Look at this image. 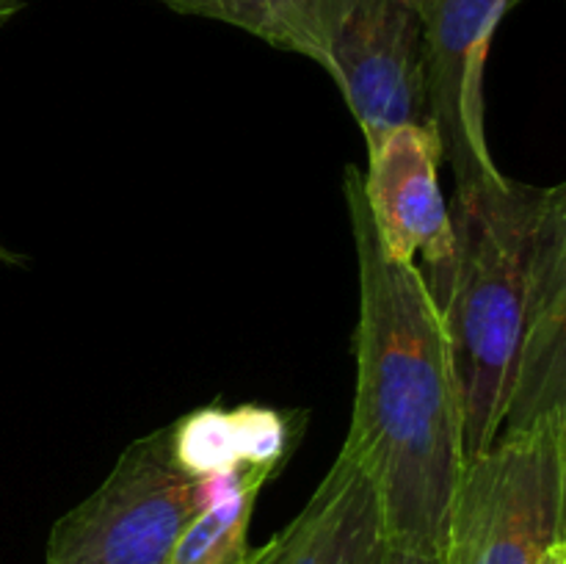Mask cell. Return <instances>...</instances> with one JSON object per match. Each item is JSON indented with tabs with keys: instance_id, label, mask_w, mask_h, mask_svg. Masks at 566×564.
<instances>
[{
	"instance_id": "obj_15",
	"label": "cell",
	"mask_w": 566,
	"mask_h": 564,
	"mask_svg": "<svg viewBox=\"0 0 566 564\" xmlns=\"http://www.w3.org/2000/svg\"><path fill=\"white\" fill-rule=\"evenodd\" d=\"M0 263H3V265H17V263H22V258L14 252V249H9V247H6V243H0Z\"/></svg>"
},
{
	"instance_id": "obj_14",
	"label": "cell",
	"mask_w": 566,
	"mask_h": 564,
	"mask_svg": "<svg viewBox=\"0 0 566 564\" xmlns=\"http://www.w3.org/2000/svg\"><path fill=\"white\" fill-rule=\"evenodd\" d=\"M22 6H25V0H0V25H3L6 20H11Z\"/></svg>"
},
{
	"instance_id": "obj_10",
	"label": "cell",
	"mask_w": 566,
	"mask_h": 564,
	"mask_svg": "<svg viewBox=\"0 0 566 564\" xmlns=\"http://www.w3.org/2000/svg\"><path fill=\"white\" fill-rule=\"evenodd\" d=\"M271 476H249L199 509L180 531L166 564H247L249 523Z\"/></svg>"
},
{
	"instance_id": "obj_7",
	"label": "cell",
	"mask_w": 566,
	"mask_h": 564,
	"mask_svg": "<svg viewBox=\"0 0 566 564\" xmlns=\"http://www.w3.org/2000/svg\"><path fill=\"white\" fill-rule=\"evenodd\" d=\"M523 0H440L426 22L429 103L442 160L459 169H497L486 138L484 75L503 17Z\"/></svg>"
},
{
	"instance_id": "obj_1",
	"label": "cell",
	"mask_w": 566,
	"mask_h": 564,
	"mask_svg": "<svg viewBox=\"0 0 566 564\" xmlns=\"http://www.w3.org/2000/svg\"><path fill=\"white\" fill-rule=\"evenodd\" d=\"M453 263L434 293L464 457L566 415V186L459 169Z\"/></svg>"
},
{
	"instance_id": "obj_4",
	"label": "cell",
	"mask_w": 566,
	"mask_h": 564,
	"mask_svg": "<svg viewBox=\"0 0 566 564\" xmlns=\"http://www.w3.org/2000/svg\"><path fill=\"white\" fill-rule=\"evenodd\" d=\"M566 540V415L464 459L440 564H539Z\"/></svg>"
},
{
	"instance_id": "obj_12",
	"label": "cell",
	"mask_w": 566,
	"mask_h": 564,
	"mask_svg": "<svg viewBox=\"0 0 566 564\" xmlns=\"http://www.w3.org/2000/svg\"><path fill=\"white\" fill-rule=\"evenodd\" d=\"M539 564H566V540L547 547V553L542 556Z\"/></svg>"
},
{
	"instance_id": "obj_9",
	"label": "cell",
	"mask_w": 566,
	"mask_h": 564,
	"mask_svg": "<svg viewBox=\"0 0 566 564\" xmlns=\"http://www.w3.org/2000/svg\"><path fill=\"white\" fill-rule=\"evenodd\" d=\"M171 11L227 22L265 44L298 53L329 70L324 0H158Z\"/></svg>"
},
{
	"instance_id": "obj_5",
	"label": "cell",
	"mask_w": 566,
	"mask_h": 564,
	"mask_svg": "<svg viewBox=\"0 0 566 564\" xmlns=\"http://www.w3.org/2000/svg\"><path fill=\"white\" fill-rule=\"evenodd\" d=\"M324 33L326 72L340 86L368 153L396 127L434 130L426 22L407 0H324Z\"/></svg>"
},
{
	"instance_id": "obj_13",
	"label": "cell",
	"mask_w": 566,
	"mask_h": 564,
	"mask_svg": "<svg viewBox=\"0 0 566 564\" xmlns=\"http://www.w3.org/2000/svg\"><path fill=\"white\" fill-rule=\"evenodd\" d=\"M407 3L412 6L415 11H418L420 20L429 22V20H431V14H434L437 6H440V0H407Z\"/></svg>"
},
{
	"instance_id": "obj_6",
	"label": "cell",
	"mask_w": 566,
	"mask_h": 564,
	"mask_svg": "<svg viewBox=\"0 0 566 564\" xmlns=\"http://www.w3.org/2000/svg\"><path fill=\"white\" fill-rule=\"evenodd\" d=\"M442 147L434 130L396 127L368 153L363 197L376 241L398 263L429 269L431 296L446 285L453 263L451 208L440 188Z\"/></svg>"
},
{
	"instance_id": "obj_2",
	"label": "cell",
	"mask_w": 566,
	"mask_h": 564,
	"mask_svg": "<svg viewBox=\"0 0 566 564\" xmlns=\"http://www.w3.org/2000/svg\"><path fill=\"white\" fill-rule=\"evenodd\" d=\"M343 191L359 269L357 385L343 446L374 479L387 542L440 556L468 459L451 343L423 271L376 241L357 166Z\"/></svg>"
},
{
	"instance_id": "obj_11",
	"label": "cell",
	"mask_w": 566,
	"mask_h": 564,
	"mask_svg": "<svg viewBox=\"0 0 566 564\" xmlns=\"http://www.w3.org/2000/svg\"><path fill=\"white\" fill-rule=\"evenodd\" d=\"M381 564H440V556H437V553L415 551V547H403V545H392V542H387Z\"/></svg>"
},
{
	"instance_id": "obj_8",
	"label": "cell",
	"mask_w": 566,
	"mask_h": 564,
	"mask_svg": "<svg viewBox=\"0 0 566 564\" xmlns=\"http://www.w3.org/2000/svg\"><path fill=\"white\" fill-rule=\"evenodd\" d=\"M385 547L379 492L343 446L302 512L247 564H381Z\"/></svg>"
},
{
	"instance_id": "obj_3",
	"label": "cell",
	"mask_w": 566,
	"mask_h": 564,
	"mask_svg": "<svg viewBox=\"0 0 566 564\" xmlns=\"http://www.w3.org/2000/svg\"><path fill=\"white\" fill-rule=\"evenodd\" d=\"M287 431L271 409H199L138 437L103 484L55 520L48 564H166L199 509L274 476Z\"/></svg>"
}]
</instances>
